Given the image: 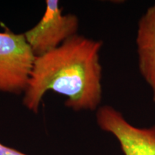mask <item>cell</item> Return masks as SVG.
<instances>
[{
	"mask_svg": "<svg viewBox=\"0 0 155 155\" xmlns=\"http://www.w3.org/2000/svg\"><path fill=\"white\" fill-rule=\"evenodd\" d=\"M103 42L76 35L61 46L35 58L22 104L38 113L48 91L66 97L65 106L74 111H97L103 96Z\"/></svg>",
	"mask_w": 155,
	"mask_h": 155,
	"instance_id": "1",
	"label": "cell"
},
{
	"mask_svg": "<svg viewBox=\"0 0 155 155\" xmlns=\"http://www.w3.org/2000/svg\"><path fill=\"white\" fill-rule=\"evenodd\" d=\"M35 58L24 33L0 32V93L24 94Z\"/></svg>",
	"mask_w": 155,
	"mask_h": 155,
	"instance_id": "2",
	"label": "cell"
},
{
	"mask_svg": "<svg viewBox=\"0 0 155 155\" xmlns=\"http://www.w3.org/2000/svg\"><path fill=\"white\" fill-rule=\"evenodd\" d=\"M46 9L40 20L24 35L35 57L61 46L78 35L79 19L74 14L63 13L58 0H47Z\"/></svg>",
	"mask_w": 155,
	"mask_h": 155,
	"instance_id": "3",
	"label": "cell"
},
{
	"mask_svg": "<svg viewBox=\"0 0 155 155\" xmlns=\"http://www.w3.org/2000/svg\"><path fill=\"white\" fill-rule=\"evenodd\" d=\"M96 119L101 130L116 137L124 155H155V125L134 127L121 112L109 105L101 106L96 111Z\"/></svg>",
	"mask_w": 155,
	"mask_h": 155,
	"instance_id": "4",
	"label": "cell"
},
{
	"mask_svg": "<svg viewBox=\"0 0 155 155\" xmlns=\"http://www.w3.org/2000/svg\"><path fill=\"white\" fill-rule=\"evenodd\" d=\"M138 67L155 103V3L141 15L136 36Z\"/></svg>",
	"mask_w": 155,
	"mask_h": 155,
	"instance_id": "5",
	"label": "cell"
},
{
	"mask_svg": "<svg viewBox=\"0 0 155 155\" xmlns=\"http://www.w3.org/2000/svg\"><path fill=\"white\" fill-rule=\"evenodd\" d=\"M0 155H28L0 142Z\"/></svg>",
	"mask_w": 155,
	"mask_h": 155,
	"instance_id": "6",
	"label": "cell"
}]
</instances>
